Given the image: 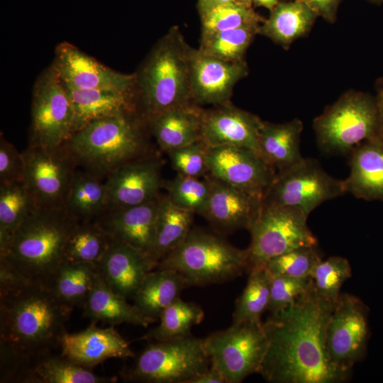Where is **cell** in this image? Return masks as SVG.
<instances>
[{
    "mask_svg": "<svg viewBox=\"0 0 383 383\" xmlns=\"http://www.w3.org/2000/svg\"><path fill=\"white\" fill-rule=\"evenodd\" d=\"M334 304L312 285L289 307L263 323L268 340L259 374L271 383H343L352 372L331 361L326 329Z\"/></svg>",
    "mask_w": 383,
    "mask_h": 383,
    "instance_id": "obj_1",
    "label": "cell"
},
{
    "mask_svg": "<svg viewBox=\"0 0 383 383\" xmlns=\"http://www.w3.org/2000/svg\"><path fill=\"white\" fill-rule=\"evenodd\" d=\"M72 309L38 282L0 292L1 383H22L36 360L60 347Z\"/></svg>",
    "mask_w": 383,
    "mask_h": 383,
    "instance_id": "obj_2",
    "label": "cell"
},
{
    "mask_svg": "<svg viewBox=\"0 0 383 383\" xmlns=\"http://www.w3.org/2000/svg\"><path fill=\"white\" fill-rule=\"evenodd\" d=\"M191 48L179 29L172 27L154 45L134 73L136 111L143 120L193 103L189 85Z\"/></svg>",
    "mask_w": 383,
    "mask_h": 383,
    "instance_id": "obj_3",
    "label": "cell"
},
{
    "mask_svg": "<svg viewBox=\"0 0 383 383\" xmlns=\"http://www.w3.org/2000/svg\"><path fill=\"white\" fill-rule=\"evenodd\" d=\"M77 223L64 209L35 210L11 234L0 262L26 280L48 285L65 261L67 240Z\"/></svg>",
    "mask_w": 383,
    "mask_h": 383,
    "instance_id": "obj_4",
    "label": "cell"
},
{
    "mask_svg": "<svg viewBox=\"0 0 383 383\" xmlns=\"http://www.w3.org/2000/svg\"><path fill=\"white\" fill-rule=\"evenodd\" d=\"M145 122L137 112L93 121L65 143L78 167L102 179L119 167L146 156Z\"/></svg>",
    "mask_w": 383,
    "mask_h": 383,
    "instance_id": "obj_5",
    "label": "cell"
},
{
    "mask_svg": "<svg viewBox=\"0 0 383 383\" xmlns=\"http://www.w3.org/2000/svg\"><path fill=\"white\" fill-rule=\"evenodd\" d=\"M156 267L176 271L188 286L219 284L248 271V252L232 245L218 235L194 228L184 242Z\"/></svg>",
    "mask_w": 383,
    "mask_h": 383,
    "instance_id": "obj_6",
    "label": "cell"
},
{
    "mask_svg": "<svg viewBox=\"0 0 383 383\" xmlns=\"http://www.w3.org/2000/svg\"><path fill=\"white\" fill-rule=\"evenodd\" d=\"M320 149L328 154H347L361 143L382 137L376 102L349 91L313 121Z\"/></svg>",
    "mask_w": 383,
    "mask_h": 383,
    "instance_id": "obj_7",
    "label": "cell"
},
{
    "mask_svg": "<svg viewBox=\"0 0 383 383\" xmlns=\"http://www.w3.org/2000/svg\"><path fill=\"white\" fill-rule=\"evenodd\" d=\"M210 366L203 339L189 335L150 343L125 376L141 382L190 383Z\"/></svg>",
    "mask_w": 383,
    "mask_h": 383,
    "instance_id": "obj_8",
    "label": "cell"
},
{
    "mask_svg": "<svg viewBox=\"0 0 383 383\" xmlns=\"http://www.w3.org/2000/svg\"><path fill=\"white\" fill-rule=\"evenodd\" d=\"M307 218L296 207L262 204L248 228L251 235L248 272L290 250L316 247L317 239L307 226Z\"/></svg>",
    "mask_w": 383,
    "mask_h": 383,
    "instance_id": "obj_9",
    "label": "cell"
},
{
    "mask_svg": "<svg viewBox=\"0 0 383 383\" xmlns=\"http://www.w3.org/2000/svg\"><path fill=\"white\" fill-rule=\"evenodd\" d=\"M211 366L223 377L226 383H240L259 373L267 353L268 340L263 323H232L225 330L203 338Z\"/></svg>",
    "mask_w": 383,
    "mask_h": 383,
    "instance_id": "obj_10",
    "label": "cell"
},
{
    "mask_svg": "<svg viewBox=\"0 0 383 383\" xmlns=\"http://www.w3.org/2000/svg\"><path fill=\"white\" fill-rule=\"evenodd\" d=\"M29 145L53 148L72 135L74 110L68 91L51 65L37 77L32 92Z\"/></svg>",
    "mask_w": 383,
    "mask_h": 383,
    "instance_id": "obj_11",
    "label": "cell"
},
{
    "mask_svg": "<svg viewBox=\"0 0 383 383\" xmlns=\"http://www.w3.org/2000/svg\"><path fill=\"white\" fill-rule=\"evenodd\" d=\"M345 193L343 180L328 174L316 160L303 157L276 173L262 204L296 207L309 216L321 204Z\"/></svg>",
    "mask_w": 383,
    "mask_h": 383,
    "instance_id": "obj_12",
    "label": "cell"
},
{
    "mask_svg": "<svg viewBox=\"0 0 383 383\" xmlns=\"http://www.w3.org/2000/svg\"><path fill=\"white\" fill-rule=\"evenodd\" d=\"M22 155L24 183L36 209H64L78 168L65 143L53 148L28 145Z\"/></svg>",
    "mask_w": 383,
    "mask_h": 383,
    "instance_id": "obj_13",
    "label": "cell"
},
{
    "mask_svg": "<svg viewBox=\"0 0 383 383\" xmlns=\"http://www.w3.org/2000/svg\"><path fill=\"white\" fill-rule=\"evenodd\" d=\"M367 337L365 304L354 295L340 294L326 329V348L332 363L352 372L354 365L363 356Z\"/></svg>",
    "mask_w": 383,
    "mask_h": 383,
    "instance_id": "obj_14",
    "label": "cell"
},
{
    "mask_svg": "<svg viewBox=\"0 0 383 383\" xmlns=\"http://www.w3.org/2000/svg\"><path fill=\"white\" fill-rule=\"evenodd\" d=\"M67 87L135 96V74H124L98 62L68 42L59 43L50 65Z\"/></svg>",
    "mask_w": 383,
    "mask_h": 383,
    "instance_id": "obj_15",
    "label": "cell"
},
{
    "mask_svg": "<svg viewBox=\"0 0 383 383\" xmlns=\"http://www.w3.org/2000/svg\"><path fill=\"white\" fill-rule=\"evenodd\" d=\"M206 162L212 177L262 200L276 175L260 155L239 147L208 148Z\"/></svg>",
    "mask_w": 383,
    "mask_h": 383,
    "instance_id": "obj_16",
    "label": "cell"
},
{
    "mask_svg": "<svg viewBox=\"0 0 383 383\" xmlns=\"http://www.w3.org/2000/svg\"><path fill=\"white\" fill-rule=\"evenodd\" d=\"M248 74V67L244 60H225L191 48L189 85L195 104L217 106L230 103L233 87Z\"/></svg>",
    "mask_w": 383,
    "mask_h": 383,
    "instance_id": "obj_17",
    "label": "cell"
},
{
    "mask_svg": "<svg viewBox=\"0 0 383 383\" xmlns=\"http://www.w3.org/2000/svg\"><path fill=\"white\" fill-rule=\"evenodd\" d=\"M105 185L106 209L145 203L160 195L161 161L156 157L145 156L128 162L109 174Z\"/></svg>",
    "mask_w": 383,
    "mask_h": 383,
    "instance_id": "obj_18",
    "label": "cell"
},
{
    "mask_svg": "<svg viewBox=\"0 0 383 383\" xmlns=\"http://www.w3.org/2000/svg\"><path fill=\"white\" fill-rule=\"evenodd\" d=\"M263 121L231 104L204 111L201 140L208 147L235 146L260 155L259 138Z\"/></svg>",
    "mask_w": 383,
    "mask_h": 383,
    "instance_id": "obj_19",
    "label": "cell"
},
{
    "mask_svg": "<svg viewBox=\"0 0 383 383\" xmlns=\"http://www.w3.org/2000/svg\"><path fill=\"white\" fill-rule=\"evenodd\" d=\"M160 197L136 206L106 209L95 221L114 240L133 246L152 260Z\"/></svg>",
    "mask_w": 383,
    "mask_h": 383,
    "instance_id": "obj_20",
    "label": "cell"
},
{
    "mask_svg": "<svg viewBox=\"0 0 383 383\" xmlns=\"http://www.w3.org/2000/svg\"><path fill=\"white\" fill-rule=\"evenodd\" d=\"M211 192L201 213L216 230L231 233L248 228L262 205V199L221 181L211 174Z\"/></svg>",
    "mask_w": 383,
    "mask_h": 383,
    "instance_id": "obj_21",
    "label": "cell"
},
{
    "mask_svg": "<svg viewBox=\"0 0 383 383\" xmlns=\"http://www.w3.org/2000/svg\"><path fill=\"white\" fill-rule=\"evenodd\" d=\"M60 347L62 355L88 369L110 358L135 357L129 343L112 325L99 328L92 323L80 332H66Z\"/></svg>",
    "mask_w": 383,
    "mask_h": 383,
    "instance_id": "obj_22",
    "label": "cell"
},
{
    "mask_svg": "<svg viewBox=\"0 0 383 383\" xmlns=\"http://www.w3.org/2000/svg\"><path fill=\"white\" fill-rule=\"evenodd\" d=\"M156 266L145 252L113 240L96 268L115 292L129 299L134 297L145 276Z\"/></svg>",
    "mask_w": 383,
    "mask_h": 383,
    "instance_id": "obj_23",
    "label": "cell"
},
{
    "mask_svg": "<svg viewBox=\"0 0 383 383\" xmlns=\"http://www.w3.org/2000/svg\"><path fill=\"white\" fill-rule=\"evenodd\" d=\"M204 111L192 103L143 119L160 147L169 152L201 140Z\"/></svg>",
    "mask_w": 383,
    "mask_h": 383,
    "instance_id": "obj_24",
    "label": "cell"
},
{
    "mask_svg": "<svg viewBox=\"0 0 383 383\" xmlns=\"http://www.w3.org/2000/svg\"><path fill=\"white\" fill-rule=\"evenodd\" d=\"M346 193L367 200L383 201V138L367 140L350 153Z\"/></svg>",
    "mask_w": 383,
    "mask_h": 383,
    "instance_id": "obj_25",
    "label": "cell"
},
{
    "mask_svg": "<svg viewBox=\"0 0 383 383\" xmlns=\"http://www.w3.org/2000/svg\"><path fill=\"white\" fill-rule=\"evenodd\" d=\"M65 86L74 110L72 134L93 121L137 112L135 96L133 94Z\"/></svg>",
    "mask_w": 383,
    "mask_h": 383,
    "instance_id": "obj_26",
    "label": "cell"
},
{
    "mask_svg": "<svg viewBox=\"0 0 383 383\" xmlns=\"http://www.w3.org/2000/svg\"><path fill=\"white\" fill-rule=\"evenodd\" d=\"M302 130V122L298 118L284 123L263 121L259 138L260 153L276 173L303 159L300 150Z\"/></svg>",
    "mask_w": 383,
    "mask_h": 383,
    "instance_id": "obj_27",
    "label": "cell"
},
{
    "mask_svg": "<svg viewBox=\"0 0 383 383\" xmlns=\"http://www.w3.org/2000/svg\"><path fill=\"white\" fill-rule=\"evenodd\" d=\"M126 300L115 292L98 272L94 286L82 306L84 316L93 322L99 321L112 326L129 323L146 328L153 323Z\"/></svg>",
    "mask_w": 383,
    "mask_h": 383,
    "instance_id": "obj_28",
    "label": "cell"
},
{
    "mask_svg": "<svg viewBox=\"0 0 383 383\" xmlns=\"http://www.w3.org/2000/svg\"><path fill=\"white\" fill-rule=\"evenodd\" d=\"M318 14L305 3L279 2L269 18L260 26L261 34L284 48L304 36L311 28Z\"/></svg>",
    "mask_w": 383,
    "mask_h": 383,
    "instance_id": "obj_29",
    "label": "cell"
},
{
    "mask_svg": "<svg viewBox=\"0 0 383 383\" xmlns=\"http://www.w3.org/2000/svg\"><path fill=\"white\" fill-rule=\"evenodd\" d=\"M187 286L184 278L173 270H152L133 298L134 305L144 316L155 322L168 306L179 298Z\"/></svg>",
    "mask_w": 383,
    "mask_h": 383,
    "instance_id": "obj_30",
    "label": "cell"
},
{
    "mask_svg": "<svg viewBox=\"0 0 383 383\" xmlns=\"http://www.w3.org/2000/svg\"><path fill=\"white\" fill-rule=\"evenodd\" d=\"M64 209L77 222L96 220L106 209L105 179L78 167Z\"/></svg>",
    "mask_w": 383,
    "mask_h": 383,
    "instance_id": "obj_31",
    "label": "cell"
},
{
    "mask_svg": "<svg viewBox=\"0 0 383 383\" xmlns=\"http://www.w3.org/2000/svg\"><path fill=\"white\" fill-rule=\"evenodd\" d=\"M194 214L175 206L167 195L160 196L152 252L157 265L186 239L192 228Z\"/></svg>",
    "mask_w": 383,
    "mask_h": 383,
    "instance_id": "obj_32",
    "label": "cell"
},
{
    "mask_svg": "<svg viewBox=\"0 0 383 383\" xmlns=\"http://www.w3.org/2000/svg\"><path fill=\"white\" fill-rule=\"evenodd\" d=\"M111 377H101L69 358L53 353L36 360L28 369L23 383H109Z\"/></svg>",
    "mask_w": 383,
    "mask_h": 383,
    "instance_id": "obj_33",
    "label": "cell"
},
{
    "mask_svg": "<svg viewBox=\"0 0 383 383\" xmlns=\"http://www.w3.org/2000/svg\"><path fill=\"white\" fill-rule=\"evenodd\" d=\"M97 274L96 265L65 260L57 268L48 286L62 303L72 308L82 307Z\"/></svg>",
    "mask_w": 383,
    "mask_h": 383,
    "instance_id": "obj_34",
    "label": "cell"
},
{
    "mask_svg": "<svg viewBox=\"0 0 383 383\" xmlns=\"http://www.w3.org/2000/svg\"><path fill=\"white\" fill-rule=\"evenodd\" d=\"M113 240L95 221L77 222L67 240L65 260L96 266Z\"/></svg>",
    "mask_w": 383,
    "mask_h": 383,
    "instance_id": "obj_35",
    "label": "cell"
},
{
    "mask_svg": "<svg viewBox=\"0 0 383 383\" xmlns=\"http://www.w3.org/2000/svg\"><path fill=\"white\" fill-rule=\"evenodd\" d=\"M204 316L200 306L179 297L162 312L159 324L143 339L161 341L187 336L191 335L192 328L200 323Z\"/></svg>",
    "mask_w": 383,
    "mask_h": 383,
    "instance_id": "obj_36",
    "label": "cell"
},
{
    "mask_svg": "<svg viewBox=\"0 0 383 383\" xmlns=\"http://www.w3.org/2000/svg\"><path fill=\"white\" fill-rule=\"evenodd\" d=\"M248 273L247 284L235 305L233 323L260 321L268 307L271 274L265 266L252 268Z\"/></svg>",
    "mask_w": 383,
    "mask_h": 383,
    "instance_id": "obj_37",
    "label": "cell"
},
{
    "mask_svg": "<svg viewBox=\"0 0 383 383\" xmlns=\"http://www.w3.org/2000/svg\"><path fill=\"white\" fill-rule=\"evenodd\" d=\"M260 25L249 26L201 36L199 49L228 61H242L244 55L258 34Z\"/></svg>",
    "mask_w": 383,
    "mask_h": 383,
    "instance_id": "obj_38",
    "label": "cell"
},
{
    "mask_svg": "<svg viewBox=\"0 0 383 383\" xmlns=\"http://www.w3.org/2000/svg\"><path fill=\"white\" fill-rule=\"evenodd\" d=\"M201 36L224 30L260 25L261 18L248 6L236 1L216 6L201 13Z\"/></svg>",
    "mask_w": 383,
    "mask_h": 383,
    "instance_id": "obj_39",
    "label": "cell"
},
{
    "mask_svg": "<svg viewBox=\"0 0 383 383\" xmlns=\"http://www.w3.org/2000/svg\"><path fill=\"white\" fill-rule=\"evenodd\" d=\"M35 210L24 182L0 184V229L12 234Z\"/></svg>",
    "mask_w": 383,
    "mask_h": 383,
    "instance_id": "obj_40",
    "label": "cell"
},
{
    "mask_svg": "<svg viewBox=\"0 0 383 383\" xmlns=\"http://www.w3.org/2000/svg\"><path fill=\"white\" fill-rule=\"evenodd\" d=\"M352 276L348 260L343 257L333 256L321 260L311 275V285L316 294L324 301L335 304L340 296V289Z\"/></svg>",
    "mask_w": 383,
    "mask_h": 383,
    "instance_id": "obj_41",
    "label": "cell"
},
{
    "mask_svg": "<svg viewBox=\"0 0 383 383\" xmlns=\"http://www.w3.org/2000/svg\"><path fill=\"white\" fill-rule=\"evenodd\" d=\"M164 185L167 196L175 206L201 215L211 192L209 177L201 179L178 174Z\"/></svg>",
    "mask_w": 383,
    "mask_h": 383,
    "instance_id": "obj_42",
    "label": "cell"
},
{
    "mask_svg": "<svg viewBox=\"0 0 383 383\" xmlns=\"http://www.w3.org/2000/svg\"><path fill=\"white\" fill-rule=\"evenodd\" d=\"M321 260L316 247H304L274 257L265 266L272 275L306 278Z\"/></svg>",
    "mask_w": 383,
    "mask_h": 383,
    "instance_id": "obj_43",
    "label": "cell"
},
{
    "mask_svg": "<svg viewBox=\"0 0 383 383\" xmlns=\"http://www.w3.org/2000/svg\"><path fill=\"white\" fill-rule=\"evenodd\" d=\"M311 284V277L296 278L271 274L267 310L271 314H275L285 309L307 292Z\"/></svg>",
    "mask_w": 383,
    "mask_h": 383,
    "instance_id": "obj_44",
    "label": "cell"
},
{
    "mask_svg": "<svg viewBox=\"0 0 383 383\" xmlns=\"http://www.w3.org/2000/svg\"><path fill=\"white\" fill-rule=\"evenodd\" d=\"M208 147L201 140L172 150L168 152L178 174L201 177L209 172L206 162Z\"/></svg>",
    "mask_w": 383,
    "mask_h": 383,
    "instance_id": "obj_45",
    "label": "cell"
},
{
    "mask_svg": "<svg viewBox=\"0 0 383 383\" xmlns=\"http://www.w3.org/2000/svg\"><path fill=\"white\" fill-rule=\"evenodd\" d=\"M24 182V162L22 152L1 135L0 184Z\"/></svg>",
    "mask_w": 383,
    "mask_h": 383,
    "instance_id": "obj_46",
    "label": "cell"
},
{
    "mask_svg": "<svg viewBox=\"0 0 383 383\" xmlns=\"http://www.w3.org/2000/svg\"><path fill=\"white\" fill-rule=\"evenodd\" d=\"M311 7L318 15L328 21H333L337 6L340 0H298Z\"/></svg>",
    "mask_w": 383,
    "mask_h": 383,
    "instance_id": "obj_47",
    "label": "cell"
},
{
    "mask_svg": "<svg viewBox=\"0 0 383 383\" xmlns=\"http://www.w3.org/2000/svg\"><path fill=\"white\" fill-rule=\"evenodd\" d=\"M190 383H226V381L216 369L210 366L205 372L192 379Z\"/></svg>",
    "mask_w": 383,
    "mask_h": 383,
    "instance_id": "obj_48",
    "label": "cell"
},
{
    "mask_svg": "<svg viewBox=\"0 0 383 383\" xmlns=\"http://www.w3.org/2000/svg\"><path fill=\"white\" fill-rule=\"evenodd\" d=\"M235 0H198V9L199 13L208 11L216 6L231 2Z\"/></svg>",
    "mask_w": 383,
    "mask_h": 383,
    "instance_id": "obj_49",
    "label": "cell"
},
{
    "mask_svg": "<svg viewBox=\"0 0 383 383\" xmlns=\"http://www.w3.org/2000/svg\"><path fill=\"white\" fill-rule=\"evenodd\" d=\"M376 105L379 117L380 135L383 138V90L378 94Z\"/></svg>",
    "mask_w": 383,
    "mask_h": 383,
    "instance_id": "obj_50",
    "label": "cell"
},
{
    "mask_svg": "<svg viewBox=\"0 0 383 383\" xmlns=\"http://www.w3.org/2000/svg\"><path fill=\"white\" fill-rule=\"evenodd\" d=\"M254 4L258 6H263L272 10L278 3L279 0H252Z\"/></svg>",
    "mask_w": 383,
    "mask_h": 383,
    "instance_id": "obj_51",
    "label": "cell"
},
{
    "mask_svg": "<svg viewBox=\"0 0 383 383\" xmlns=\"http://www.w3.org/2000/svg\"><path fill=\"white\" fill-rule=\"evenodd\" d=\"M235 1L239 3L248 5V6H251V4L252 2V0H235Z\"/></svg>",
    "mask_w": 383,
    "mask_h": 383,
    "instance_id": "obj_52",
    "label": "cell"
},
{
    "mask_svg": "<svg viewBox=\"0 0 383 383\" xmlns=\"http://www.w3.org/2000/svg\"><path fill=\"white\" fill-rule=\"evenodd\" d=\"M374 1H381V0H374Z\"/></svg>",
    "mask_w": 383,
    "mask_h": 383,
    "instance_id": "obj_53",
    "label": "cell"
}]
</instances>
